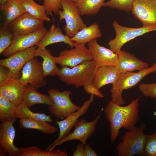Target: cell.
I'll return each mask as SVG.
<instances>
[{
	"label": "cell",
	"instance_id": "6da1fadb",
	"mask_svg": "<svg viewBox=\"0 0 156 156\" xmlns=\"http://www.w3.org/2000/svg\"><path fill=\"white\" fill-rule=\"evenodd\" d=\"M140 97L132 100L128 105L123 106L112 101L107 105L104 112L106 119L110 124V140H116L120 129L127 130L135 126L139 119V101Z\"/></svg>",
	"mask_w": 156,
	"mask_h": 156
},
{
	"label": "cell",
	"instance_id": "7a4b0ae2",
	"mask_svg": "<svg viewBox=\"0 0 156 156\" xmlns=\"http://www.w3.org/2000/svg\"><path fill=\"white\" fill-rule=\"evenodd\" d=\"M99 68L93 60L86 61L72 68L62 67L58 76L68 85L84 86L92 83Z\"/></svg>",
	"mask_w": 156,
	"mask_h": 156
},
{
	"label": "cell",
	"instance_id": "3957f363",
	"mask_svg": "<svg viewBox=\"0 0 156 156\" xmlns=\"http://www.w3.org/2000/svg\"><path fill=\"white\" fill-rule=\"evenodd\" d=\"M156 72V63L151 67L137 72L120 73L116 81L112 84L110 89L111 101L121 105L126 103L122 96L123 91L136 85L145 76Z\"/></svg>",
	"mask_w": 156,
	"mask_h": 156
},
{
	"label": "cell",
	"instance_id": "277c9868",
	"mask_svg": "<svg viewBox=\"0 0 156 156\" xmlns=\"http://www.w3.org/2000/svg\"><path fill=\"white\" fill-rule=\"evenodd\" d=\"M146 125L144 123L127 130L116 147L119 156H144L146 135L144 133Z\"/></svg>",
	"mask_w": 156,
	"mask_h": 156
},
{
	"label": "cell",
	"instance_id": "5b68a950",
	"mask_svg": "<svg viewBox=\"0 0 156 156\" xmlns=\"http://www.w3.org/2000/svg\"><path fill=\"white\" fill-rule=\"evenodd\" d=\"M48 93L52 98L53 104L49 105V110L54 116L60 119H63L80 107L71 101L69 90L60 91L56 88L49 89Z\"/></svg>",
	"mask_w": 156,
	"mask_h": 156
},
{
	"label": "cell",
	"instance_id": "8992f818",
	"mask_svg": "<svg viewBox=\"0 0 156 156\" xmlns=\"http://www.w3.org/2000/svg\"><path fill=\"white\" fill-rule=\"evenodd\" d=\"M62 10H59L58 15L61 21L64 19L66 23L64 28L66 34L72 38L86 25L81 17L75 3L70 0H62Z\"/></svg>",
	"mask_w": 156,
	"mask_h": 156
},
{
	"label": "cell",
	"instance_id": "52a82bcc",
	"mask_svg": "<svg viewBox=\"0 0 156 156\" xmlns=\"http://www.w3.org/2000/svg\"><path fill=\"white\" fill-rule=\"evenodd\" d=\"M113 27L116 33L115 38L108 42L109 48L115 53L121 50L123 45L136 37L149 32L156 31V25L130 28L122 26L115 20L113 21Z\"/></svg>",
	"mask_w": 156,
	"mask_h": 156
},
{
	"label": "cell",
	"instance_id": "ba28073f",
	"mask_svg": "<svg viewBox=\"0 0 156 156\" xmlns=\"http://www.w3.org/2000/svg\"><path fill=\"white\" fill-rule=\"evenodd\" d=\"M102 111L92 121L88 122L83 118L78 120L75 125L74 129L72 132L53 144L47 151H52L57 146L73 140H79L84 144L86 143L88 139L95 131L96 125L101 116Z\"/></svg>",
	"mask_w": 156,
	"mask_h": 156
},
{
	"label": "cell",
	"instance_id": "9c48e42d",
	"mask_svg": "<svg viewBox=\"0 0 156 156\" xmlns=\"http://www.w3.org/2000/svg\"><path fill=\"white\" fill-rule=\"evenodd\" d=\"M42 63L35 57L29 60L22 69L20 82L25 86L29 84L36 89L45 87L47 82L43 75Z\"/></svg>",
	"mask_w": 156,
	"mask_h": 156
},
{
	"label": "cell",
	"instance_id": "30bf717a",
	"mask_svg": "<svg viewBox=\"0 0 156 156\" xmlns=\"http://www.w3.org/2000/svg\"><path fill=\"white\" fill-rule=\"evenodd\" d=\"M54 58L57 64L62 67L70 68L85 61L93 60L92 55L85 44H76L72 49L62 51L58 56Z\"/></svg>",
	"mask_w": 156,
	"mask_h": 156
},
{
	"label": "cell",
	"instance_id": "8fae6325",
	"mask_svg": "<svg viewBox=\"0 0 156 156\" xmlns=\"http://www.w3.org/2000/svg\"><path fill=\"white\" fill-rule=\"evenodd\" d=\"M37 46L34 47L18 51L6 58L0 60V65L8 68L12 77L19 79L20 72L25 64L30 59L35 57Z\"/></svg>",
	"mask_w": 156,
	"mask_h": 156
},
{
	"label": "cell",
	"instance_id": "7c38bea8",
	"mask_svg": "<svg viewBox=\"0 0 156 156\" xmlns=\"http://www.w3.org/2000/svg\"><path fill=\"white\" fill-rule=\"evenodd\" d=\"M47 31L43 27L28 34L14 35L10 46L1 55L8 57L18 51L36 46Z\"/></svg>",
	"mask_w": 156,
	"mask_h": 156
},
{
	"label": "cell",
	"instance_id": "4fadbf2b",
	"mask_svg": "<svg viewBox=\"0 0 156 156\" xmlns=\"http://www.w3.org/2000/svg\"><path fill=\"white\" fill-rule=\"evenodd\" d=\"M16 118L2 122L0 125V156L7 153L10 156H19L23 149L14 144L15 130L13 123Z\"/></svg>",
	"mask_w": 156,
	"mask_h": 156
},
{
	"label": "cell",
	"instance_id": "5bb4252c",
	"mask_svg": "<svg viewBox=\"0 0 156 156\" xmlns=\"http://www.w3.org/2000/svg\"><path fill=\"white\" fill-rule=\"evenodd\" d=\"M131 11L143 27L156 25V0H135Z\"/></svg>",
	"mask_w": 156,
	"mask_h": 156
},
{
	"label": "cell",
	"instance_id": "9a60e30c",
	"mask_svg": "<svg viewBox=\"0 0 156 156\" xmlns=\"http://www.w3.org/2000/svg\"><path fill=\"white\" fill-rule=\"evenodd\" d=\"M94 95L93 94H91L89 99L85 101L77 110L70 114L63 120L56 122L59 129L58 137L53 143L47 147L46 151H47L53 144L71 132V129L78 121L79 118L86 114L87 112L91 103L94 101Z\"/></svg>",
	"mask_w": 156,
	"mask_h": 156
},
{
	"label": "cell",
	"instance_id": "2e32d148",
	"mask_svg": "<svg viewBox=\"0 0 156 156\" xmlns=\"http://www.w3.org/2000/svg\"><path fill=\"white\" fill-rule=\"evenodd\" d=\"M88 49L92 56L93 60L99 67L114 66H117L118 55L116 53L100 45L96 39L87 43Z\"/></svg>",
	"mask_w": 156,
	"mask_h": 156
},
{
	"label": "cell",
	"instance_id": "e0dca14e",
	"mask_svg": "<svg viewBox=\"0 0 156 156\" xmlns=\"http://www.w3.org/2000/svg\"><path fill=\"white\" fill-rule=\"evenodd\" d=\"M44 21L26 13L9 25L14 36L31 33L44 27Z\"/></svg>",
	"mask_w": 156,
	"mask_h": 156
},
{
	"label": "cell",
	"instance_id": "ac0fdd59",
	"mask_svg": "<svg viewBox=\"0 0 156 156\" xmlns=\"http://www.w3.org/2000/svg\"><path fill=\"white\" fill-rule=\"evenodd\" d=\"M117 53L118 61L116 66L120 73L140 71L148 67L147 62L142 61L126 51L120 50Z\"/></svg>",
	"mask_w": 156,
	"mask_h": 156
},
{
	"label": "cell",
	"instance_id": "d6986e66",
	"mask_svg": "<svg viewBox=\"0 0 156 156\" xmlns=\"http://www.w3.org/2000/svg\"><path fill=\"white\" fill-rule=\"evenodd\" d=\"M25 87L19 79H12L0 86V95L17 106L23 101Z\"/></svg>",
	"mask_w": 156,
	"mask_h": 156
},
{
	"label": "cell",
	"instance_id": "ffe728a7",
	"mask_svg": "<svg viewBox=\"0 0 156 156\" xmlns=\"http://www.w3.org/2000/svg\"><path fill=\"white\" fill-rule=\"evenodd\" d=\"M61 42L68 44L72 48L76 45L72 40L71 38L64 35L61 29L53 23L36 46L38 47L45 48L49 45Z\"/></svg>",
	"mask_w": 156,
	"mask_h": 156
},
{
	"label": "cell",
	"instance_id": "44dd1931",
	"mask_svg": "<svg viewBox=\"0 0 156 156\" xmlns=\"http://www.w3.org/2000/svg\"><path fill=\"white\" fill-rule=\"evenodd\" d=\"M120 73L116 66L99 67L92 84L99 90L105 85L113 83L117 80Z\"/></svg>",
	"mask_w": 156,
	"mask_h": 156
},
{
	"label": "cell",
	"instance_id": "7402d4cb",
	"mask_svg": "<svg viewBox=\"0 0 156 156\" xmlns=\"http://www.w3.org/2000/svg\"><path fill=\"white\" fill-rule=\"evenodd\" d=\"M35 57H40L43 61L42 63L43 75L44 77L48 76H58L60 69L57 66L54 56L52 55L46 48H37L35 52Z\"/></svg>",
	"mask_w": 156,
	"mask_h": 156
},
{
	"label": "cell",
	"instance_id": "603a6c76",
	"mask_svg": "<svg viewBox=\"0 0 156 156\" xmlns=\"http://www.w3.org/2000/svg\"><path fill=\"white\" fill-rule=\"evenodd\" d=\"M0 9L3 16V24L9 25L17 18L27 13L20 0H7L3 5H0Z\"/></svg>",
	"mask_w": 156,
	"mask_h": 156
},
{
	"label": "cell",
	"instance_id": "cb8c5ba5",
	"mask_svg": "<svg viewBox=\"0 0 156 156\" xmlns=\"http://www.w3.org/2000/svg\"><path fill=\"white\" fill-rule=\"evenodd\" d=\"M23 101L29 108L37 104H44L49 105L53 104V101L49 95L39 93L36 89L29 85L25 86Z\"/></svg>",
	"mask_w": 156,
	"mask_h": 156
},
{
	"label": "cell",
	"instance_id": "d4e9b609",
	"mask_svg": "<svg viewBox=\"0 0 156 156\" xmlns=\"http://www.w3.org/2000/svg\"><path fill=\"white\" fill-rule=\"evenodd\" d=\"M102 35L99 25L95 23L79 31L71 39L76 44H85L94 39L100 38Z\"/></svg>",
	"mask_w": 156,
	"mask_h": 156
},
{
	"label": "cell",
	"instance_id": "484cf974",
	"mask_svg": "<svg viewBox=\"0 0 156 156\" xmlns=\"http://www.w3.org/2000/svg\"><path fill=\"white\" fill-rule=\"evenodd\" d=\"M19 122L21 129L37 130L46 134H53L58 129L44 121L23 118H20Z\"/></svg>",
	"mask_w": 156,
	"mask_h": 156
},
{
	"label": "cell",
	"instance_id": "4316f807",
	"mask_svg": "<svg viewBox=\"0 0 156 156\" xmlns=\"http://www.w3.org/2000/svg\"><path fill=\"white\" fill-rule=\"evenodd\" d=\"M26 12L40 19L49 22L50 19L48 16L46 10L43 5L39 4L34 0H20Z\"/></svg>",
	"mask_w": 156,
	"mask_h": 156
},
{
	"label": "cell",
	"instance_id": "83f0119b",
	"mask_svg": "<svg viewBox=\"0 0 156 156\" xmlns=\"http://www.w3.org/2000/svg\"><path fill=\"white\" fill-rule=\"evenodd\" d=\"M15 118H27L44 121L48 122L53 121L50 115H47L43 113H34L31 111L23 101L17 106Z\"/></svg>",
	"mask_w": 156,
	"mask_h": 156
},
{
	"label": "cell",
	"instance_id": "f1b7e54d",
	"mask_svg": "<svg viewBox=\"0 0 156 156\" xmlns=\"http://www.w3.org/2000/svg\"><path fill=\"white\" fill-rule=\"evenodd\" d=\"M105 0H79L75 3L81 15L96 14L104 5Z\"/></svg>",
	"mask_w": 156,
	"mask_h": 156
},
{
	"label": "cell",
	"instance_id": "f546056e",
	"mask_svg": "<svg viewBox=\"0 0 156 156\" xmlns=\"http://www.w3.org/2000/svg\"><path fill=\"white\" fill-rule=\"evenodd\" d=\"M16 107L10 100L0 95V121L3 122L16 118L14 116Z\"/></svg>",
	"mask_w": 156,
	"mask_h": 156
},
{
	"label": "cell",
	"instance_id": "4dcf8cb0",
	"mask_svg": "<svg viewBox=\"0 0 156 156\" xmlns=\"http://www.w3.org/2000/svg\"><path fill=\"white\" fill-rule=\"evenodd\" d=\"M68 154L64 150L53 149L44 151L37 146L23 148L19 156H67Z\"/></svg>",
	"mask_w": 156,
	"mask_h": 156
},
{
	"label": "cell",
	"instance_id": "1f68e13d",
	"mask_svg": "<svg viewBox=\"0 0 156 156\" xmlns=\"http://www.w3.org/2000/svg\"><path fill=\"white\" fill-rule=\"evenodd\" d=\"M14 36L9 25H3L0 29V54H1L10 45Z\"/></svg>",
	"mask_w": 156,
	"mask_h": 156
},
{
	"label": "cell",
	"instance_id": "d6a6232c",
	"mask_svg": "<svg viewBox=\"0 0 156 156\" xmlns=\"http://www.w3.org/2000/svg\"><path fill=\"white\" fill-rule=\"evenodd\" d=\"M135 0H110L103 6L126 12L131 11Z\"/></svg>",
	"mask_w": 156,
	"mask_h": 156
},
{
	"label": "cell",
	"instance_id": "836d02e7",
	"mask_svg": "<svg viewBox=\"0 0 156 156\" xmlns=\"http://www.w3.org/2000/svg\"><path fill=\"white\" fill-rule=\"evenodd\" d=\"M144 154V156H156V131L153 134L146 135Z\"/></svg>",
	"mask_w": 156,
	"mask_h": 156
},
{
	"label": "cell",
	"instance_id": "e575fe53",
	"mask_svg": "<svg viewBox=\"0 0 156 156\" xmlns=\"http://www.w3.org/2000/svg\"><path fill=\"white\" fill-rule=\"evenodd\" d=\"M62 0H43V5L45 7L48 15L53 12L58 15L59 10L62 9L61 5Z\"/></svg>",
	"mask_w": 156,
	"mask_h": 156
},
{
	"label": "cell",
	"instance_id": "d590c367",
	"mask_svg": "<svg viewBox=\"0 0 156 156\" xmlns=\"http://www.w3.org/2000/svg\"><path fill=\"white\" fill-rule=\"evenodd\" d=\"M138 88L144 96L156 98V83H142L139 86Z\"/></svg>",
	"mask_w": 156,
	"mask_h": 156
},
{
	"label": "cell",
	"instance_id": "8d00e7d4",
	"mask_svg": "<svg viewBox=\"0 0 156 156\" xmlns=\"http://www.w3.org/2000/svg\"><path fill=\"white\" fill-rule=\"evenodd\" d=\"M12 79L13 78L11 76L9 69L5 66H0V86L6 83Z\"/></svg>",
	"mask_w": 156,
	"mask_h": 156
},
{
	"label": "cell",
	"instance_id": "74e56055",
	"mask_svg": "<svg viewBox=\"0 0 156 156\" xmlns=\"http://www.w3.org/2000/svg\"><path fill=\"white\" fill-rule=\"evenodd\" d=\"M84 89L85 91L89 94H92L99 98H103V94L97 89L92 83H90L85 86Z\"/></svg>",
	"mask_w": 156,
	"mask_h": 156
},
{
	"label": "cell",
	"instance_id": "f35d334b",
	"mask_svg": "<svg viewBox=\"0 0 156 156\" xmlns=\"http://www.w3.org/2000/svg\"><path fill=\"white\" fill-rule=\"evenodd\" d=\"M96 152L91 146L87 143L85 144L84 148V156H97Z\"/></svg>",
	"mask_w": 156,
	"mask_h": 156
},
{
	"label": "cell",
	"instance_id": "ab89813d",
	"mask_svg": "<svg viewBox=\"0 0 156 156\" xmlns=\"http://www.w3.org/2000/svg\"><path fill=\"white\" fill-rule=\"evenodd\" d=\"M85 144L81 143L79 144L76 147V150L74 152L73 156H84Z\"/></svg>",
	"mask_w": 156,
	"mask_h": 156
},
{
	"label": "cell",
	"instance_id": "60d3db41",
	"mask_svg": "<svg viewBox=\"0 0 156 156\" xmlns=\"http://www.w3.org/2000/svg\"><path fill=\"white\" fill-rule=\"evenodd\" d=\"M7 1V0H0V5H4L5 3Z\"/></svg>",
	"mask_w": 156,
	"mask_h": 156
},
{
	"label": "cell",
	"instance_id": "b9f144b4",
	"mask_svg": "<svg viewBox=\"0 0 156 156\" xmlns=\"http://www.w3.org/2000/svg\"><path fill=\"white\" fill-rule=\"evenodd\" d=\"M71 0V1H72L75 3H76L79 0Z\"/></svg>",
	"mask_w": 156,
	"mask_h": 156
},
{
	"label": "cell",
	"instance_id": "7bdbcfd3",
	"mask_svg": "<svg viewBox=\"0 0 156 156\" xmlns=\"http://www.w3.org/2000/svg\"><path fill=\"white\" fill-rule=\"evenodd\" d=\"M153 115L154 116H156V110L153 113Z\"/></svg>",
	"mask_w": 156,
	"mask_h": 156
},
{
	"label": "cell",
	"instance_id": "ee69618b",
	"mask_svg": "<svg viewBox=\"0 0 156 156\" xmlns=\"http://www.w3.org/2000/svg\"></svg>",
	"mask_w": 156,
	"mask_h": 156
}]
</instances>
